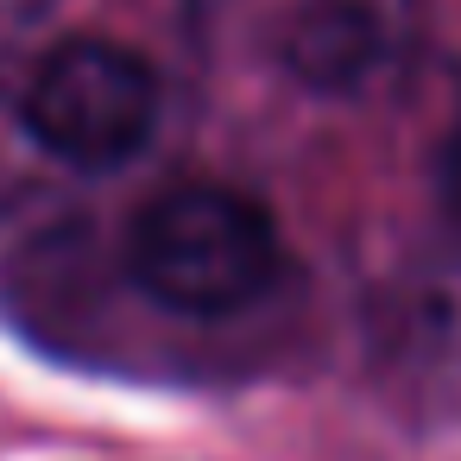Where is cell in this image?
<instances>
[{
  "label": "cell",
  "instance_id": "6da1fadb",
  "mask_svg": "<svg viewBox=\"0 0 461 461\" xmlns=\"http://www.w3.org/2000/svg\"><path fill=\"white\" fill-rule=\"evenodd\" d=\"M127 266L146 297L177 316H234L278 278V234L259 203L221 184H184L140 209Z\"/></svg>",
  "mask_w": 461,
  "mask_h": 461
},
{
  "label": "cell",
  "instance_id": "7a4b0ae2",
  "mask_svg": "<svg viewBox=\"0 0 461 461\" xmlns=\"http://www.w3.org/2000/svg\"><path fill=\"white\" fill-rule=\"evenodd\" d=\"M20 114H26V133L51 158L77 171H108V165H127L152 140L158 77L140 51L114 39H70L32 70Z\"/></svg>",
  "mask_w": 461,
  "mask_h": 461
},
{
  "label": "cell",
  "instance_id": "3957f363",
  "mask_svg": "<svg viewBox=\"0 0 461 461\" xmlns=\"http://www.w3.org/2000/svg\"><path fill=\"white\" fill-rule=\"evenodd\" d=\"M373 58H379V26L354 0H316L285 32V64L310 89H348L373 70Z\"/></svg>",
  "mask_w": 461,
  "mask_h": 461
},
{
  "label": "cell",
  "instance_id": "277c9868",
  "mask_svg": "<svg viewBox=\"0 0 461 461\" xmlns=\"http://www.w3.org/2000/svg\"><path fill=\"white\" fill-rule=\"evenodd\" d=\"M436 203H442V215H448V228L461 234V127L442 140V152H436Z\"/></svg>",
  "mask_w": 461,
  "mask_h": 461
}]
</instances>
